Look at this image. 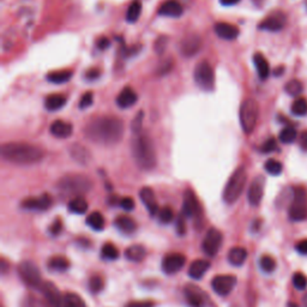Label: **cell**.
Here are the masks:
<instances>
[{"label":"cell","instance_id":"1","mask_svg":"<svg viewBox=\"0 0 307 307\" xmlns=\"http://www.w3.org/2000/svg\"><path fill=\"white\" fill-rule=\"evenodd\" d=\"M84 135L89 141L98 144L114 145L124 136V124L116 116H98L88 122L84 128Z\"/></svg>","mask_w":307,"mask_h":307},{"label":"cell","instance_id":"2","mask_svg":"<svg viewBox=\"0 0 307 307\" xmlns=\"http://www.w3.org/2000/svg\"><path fill=\"white\" fill-rule=\"evenodd\" d=\"M0 152L5 161L19 166L34 165L43 159V151L39 146L21 142L5 143L0 148Z\"/></svg>","mask_w":307,"mask_h":307},{"label":"cell","instance_id":"3","mask_svg":"<svg viewBox=\"0 0 307 307\" xmlns=\"http://www.w3.org/2000/svg\"><path fill=\"white\" fill-rule=\"evenodd\" d=\"M131 151L136 165L142 171H151L158 163L156 149L148 133L142 131L136 133L131 139Z\"/></svg>","mask_w":307,"mask_h":307},{"label":"cell","instance_id":"4","mask_svg":"<svg viewBox=\"0 0 307 307\" xmlns=\"http://www.w3.org/2000/svg\"><path fill=\"white\" fill-rule=\"evenodd\" d=\"M56 188L66 195L79 197L91 190L93 181L84 174H68L59 180Z\"/></svg>","mask_w":307,"mask_h":307},{"label":"cell","instance_id":"5","mask_svg":"<svg viewBox=\"0 0 307 307\" xmlns=\"http://www.w3.org/2000/svg\"><path fill=\"white\" fill-rule=\"evenodd\" d=\"M246 181H248V173L243 167H238L230 178L227 181L225 190H223V201L227 204H234L238 201L239 197L245 189Z\"/></svg>","mask_w":307,"mask_h":307},{"label":"cell","instance_id":"6","mask_svg":"<svg viewBox=\"0 0 307 307\" xmlns=\"http://www.w3.org/2000/svg\"><path fill=\"white\" fill-rule=\"evenodd\" d=\"M259 115V106L256 100L246 99L241 103L239 111L240 124L245 133H252L256 129L257 121H258Z\"/></svg>","mask_w":307,"mask_h":307},{"label":"cell","instance_id":"7","mask_svg":"<svg viewBox=\"0 0 307 307\" xmlns=\"http://www.w3.org/2000/svg\"><path fill=\"white\" fill-rule=\"evenodd\" d=\"M288 215L289 219L294 222H300L307 219V191L305 188L299 186L293 190Z\"/></svg>","mask_w":307,"mask_h":307},{"label":"cell","instance_id":"8","mask_svg":"<svg viewBox=\"0 0 307 307\" xmlns=\"http://www.w3.org/2000/svg\"><path fill=\"white\" fill-rule=\"evenodd\" d=\"M196 84L205 91H211L215 88V72L206 60L198 63L193 72Z\"/></svg>","mask_w":307,"mask_h":307},{"label":"cell","instance_id":"9","mask_svg":"<svg viewBox=\"0 0 307 307\" xmlns=\"http://www.w3.org/2000/svg\"><path fill=\"white\" fill-rule=\"evenodd\" d=\"M18 275L23 282L30 288L40 289L42 286V275L38 265L30 260H24L18 266Z\"/></svg>","mask_w":307,"mask_h":307},{"label":"cell","instance_id":"10","mask_svg":"<svg viewBox=\"0 0 307 307\" xmlns=\"http://www.w3.org/2000/svg\"><path fill=\"white\" fill-rule=\"evenodd\" d=\"M223 236L219 229L210 228L204 236L202 243V250L206 256L213 257L219 252L220 248L222 246Z\"/></svg>","mask_w":307,"mask_h":307},{"label":"cell","instance_id":"11","mask_svg":"<svg viewBox=\"0 0 307 307\" xmlns=\"http://www.w3.org/2000/svg\"><path fill=\"white\" fill-rule=\"evenodd\" d=\"M238 280L234 275H218L211 281L213 292L220 296H227L233 292Z\"/></svg>","mask_w":307,"mask_h":307},{"label":"cell","instance_id":"12","mask_svg":"<svg viewBox=\"0 0 307 307\" xmlns=\"http://www.w3.org/2000/svg\"><path fill=\"white\" fill-rule=\"evenodd\" d=\"M202 49V39L196 34H190L185 36L179 43L180 54L191 58L198 54V52Z\"/></svg>","mask_w":307,"mask_h":307},{"label":"cell","instance_id":"13","mask_svg":"<svg viewBox=\"0 0 307 307\" xmlns=\"http://www.w3.org/2000/svg\"><path fill=\"white\" fill-rule=\"evenodd\" d=\"M264 188H265L264 176L258 175L252 180L248 192L249 203L252 206H258L260 204V202H262L263 199V196H264Z\"/></svg>","mask_w":307,"mask_h":307},{"label":"cell","instance_id":"14","mask_svg":"<svg viewBox=\"0 0 307 307\" xmlns=\"http://www.w3.org/2000/svg\"><path fill=\"white\" fill-rule=\"evenodd\" d=\"M186 263V257L181 253H169L162 260V270L168 275L180 271Z\"/></svg>","mask_w":307,"mask_h":307},{"label":"cell","instance_id":"15","mask_svg":"<svg viewBox=\"0 0 307 307\" xmlns=\"http://www.w3.org/2000/svg\"><path fill=\"white\" fill-rule=\"evenodd\" d=\"M286 22H287V18H286L285 13L273 12L270 16H268L264 21L260 22L259 29L266 30V32L276 33L285 28Z\"/></svg>","mask_w":307,"mask_h":307},{"label":"cell","instance_id":"16","mask_svg":"<svg viewBox=\"0 0 307 307\" xmlns=\"http://www.w3.org/2000/svg\"><path fill=\"white\" fill-rule=\"evenodd\" d=\"M53 199L52 197L45 193L40 197H33V198H26L22 202V208L25 210H38V211H43L52 206Z\"/></svg>","mask_w":307,"mask_h":307},{"label":"cell","instance_id":"17","mask_svg":"<svg viewBox=\"0 0 307 307\" xmlns=\"http://www.w3.org/2000/svg\"><path fill=\"white\" fill-rule=\"evenodd\" d=\"M182 213L186 218H196L201 213V205H199L195 192L191 191V190H188L183 195Z\"/></svg>","mask_w":307,"mask_h":307},{"label":"cell","instance_id":"18","mask_svg":"<svg viewBox=\"0 0 307 307\" xmlns=\"http://www.w3.org/2000/svg\"><path fill=\"white\" fill-rule=\"evenodd\" d=\"M185 296L188 302L192 307H204L206 301V294L203 290L197 286H186L185 288Z\"/></svg>","mask_w":307,"mask_h":307},{"label":"cell","instance_id":"19","mask_svg":"<svg viewBox=\"0 0 307 307\" xmlns=\"http://www.w3.org/2000/svg\"><path fill=\"white\" fill-rule=\"evenodd\" d=\"M42 295L45 296L46 301H47L52 307H58L60 299H62L63 293L59 292L58 287L52 282H43L41 288Z\"/></svg>","mask_w":307,"mask_h":307},{"label":"cell","instance_id":"20","mask_svg":"<svg viewBox=\"0 0 307 307\" xmlns=\"http://www.w3.org/2000/svg\"><path fill=\"white\" fill-rule=\"evenodd\" d=\"M213 29H215L216 35H218L219 38L227 40V41L235 40L240 34L238 26L234 24H230V23H226V22L216 23L215 28Z\"/></svg>","mask_w":307,"mask_h":307},{"label":"cell","instance_id":"21","mask_svg":"<svg viewBox=\"0 0 307 307\" xmlns=\"http://www.w3.org/2000/svg\"><path fill=\"white\" fill-rule=\"evenodd\" d=\"M139 198H141L142 203L144 204L150 215L154 216L159 212V204L158 201H156L155 192L152 191V189L143 188L141 191H139Z\"/></svg>","mask_w":307,"mask_h":307},{"label":"cell","instance_id":"22","mask_svg":"<svg viewBox=\"0 0 307 307\" xmlns=\"http://www.w3.org/2000/svg\"><path fill=\"white\" fill-rule=\"evenodd\" d=\"M137 100H138V96H137V93L135 90L131 86H125L124 89H121V91L119 93L118 96H116L115 102L120 108L126 109L136 105Z\"/></svg>","mask_w":307,"mask_h":307},{"label":"cell","instance_id":"23","mask_svg":"<svg viewBox=\"0 0 307 307\" xmlns=\"http://www.w3.org/2000/svg\"><path fill=\"white\" fill-rule=\"evenodd\" d=\"M70 155L79 165H89L91 161V152L79 143H75L70 146Z\"/></svg>","mask_w":307,"mask_h":307},{"label":"cell","instance_id":"24","mask_svg":"<svg viewBox=\"0 0 307 307\" xmlns=\"http://www.w3.org/2000/svg\"><path fill=\"white\" fill-rule=\"evenodd\" d=\"M182 12V5L180 4L178 0H167L159 9V15L165 16V17H180Z\"/></svg>","mask_w":307,"mask_h":307},{"label":"cell","instance_id":"25","mask_svg":"<svg viewBox=\"0 0 307 307\" xmlns=\"http://www.w3.org/2000/svg\"><path fill=\"white\" fill-rule=\"evenodd\" d=\"M49 131H51L52 135L56 137V138L65 139V138H69V137L72 135L73 128H72V124H70V122L58 119L52 122L51 128H49Z\"/></svg>","mask_w":307,"mask_h":307},{"label":"cell","instance_id":"26","mask_svg":"<svg viewBox=\"0 0 307 307\" xmlns=\"http://www.w3.org/2000/svg\"><path fill=\"white\" fill-rule=\"evenodd\" d=\"M210 268V262L204 259H197L190 265L189 276L191 279L201 280Z\"/></svg>","mask_w":307,"mask_h":307},{"label":"cell","instance_id":"27","mask_svg":"<svg viewBox=\"0 0 307 307\" xmlns=\"http://www.w3.org/2000/svg\"><path fill=\"white\" fill-rule=\"evenodd\" d=\"M253 63H255L259 78L262 79V81H265L270 75V65L268 60H266V58L262 53H256V54L253 55Z\"/></svg>","mask_w":307,"mask_h":307},{"label":"cell","instance_id":"28","mask_svg":"<svg viewBox=\"0 0 307 307\" xmlns=\"http://www.w3.org/2000/svg\"><path fill=\"white\" fill-rule=\"evenodd\" d=\"M58 307H86L81 296L76 293H63Z\"/></svg>","mask_w":307,"mask_h":307},{"label":"cell","instance_id":"29","mask_svg":"<svg viewBox=\"0 0 307 307\" xmlns=\"http://www.w3.org/2000/svg\"><path fill=\"white\" fill-rule=\"evenodd\" d=\"M114 226L120 230V232L125 233V234H132L137 228L135 220L125 215L118 216V218L114 220Z\"/></svg>","mask_w":307,"mask_h":307},{"label":"cell","instance_id":"30","mask_svg":"<svg viewBox=\"0 0 307 307\" xmlns=\"http://www.w3.org/2000/svg\"><path fill=\"white\" fill-rule=\"evenodd\" d=\"M246 259H248V251H246V249L236 246V248L229 250L228 262L232 265L241 266L246 262Z\"/></svg>","mask_w":307,"mask_h":307},{"label":"cell","instance_id":"31","mask_svg":"<svg viewBox=\"0 0 307 307\" xmlns=\"http://www.w3.org/2000/svg\"><path fill=\"white\" fill-rule=\"evenodd\" d=\"M66 105V98L60 94H52L45 100V108L49 112H55L62 109Z\"/></svg>","mask_w":307,"mask_h":307},{"label":"cell","instance_id":"32","mask_svg":"<svg viewBox=\"0 0 307 307\" xmlns=\"http://www.w3.org/2000/svg\"><path fill=\"white\" fill-rule=\"evenodd\" d=\"M145 256H146V250L144 246L142 245H132L126 249L125 251V257L128 258V260H130V262L139 263L145 258Z\"/></svg>","mask_w":307,"mask_h":307},{"label":"cell","instance_id":"33","mask_svg":"<svg viewBox=\"0 0 307 307\" xmlns=\"http://www.w3.org/2000/svg\"><path fill=\"white\" fill-rule=\"evenodd\" d=\"M72 75L73 73L70 70H62V71H53L48 73L46 78L53 84H64V83L69 82L72 78Z\"/></svg>","mask_w":307,"mask_h":307},{"label":"cell","instance_id":"34","mask_svg":"<svg viewBox=\"0 0 307 307\" xmlns=\"http://www.w3.org/2000/svg\"><path fill=\"white\" fill-rule=\"evenodd\" d=\"M68 206L70 211L72 213H77V215H83V213L88 211V208H89L88 202H86L82 196L72 198L71 201L69 202Z\"/></svg>","mask_w":307,"mask_h":307},{"label":"cell","instance_id":"35","mask_svg":"<svg viewBox=\"0 0 307 307\" xmlns=\"http://www.w3.org/2000/svg\"><path fill=\"white\" fill-rule=\"evenodd\" d=\"M86 225L94 230H102L105 228V218L101 212L94 211L86 218Z\"/></svg>","mask_w":307,"mask_h":307},{"label":"cell","instance_id":"36","mask_svg":"<svg viewBox=\"0 0 307 307\" xmlns=\"http://www.w3.org/2000/svg\"><path fill=\"white\" fill-rule=\"evenodd\" d=\"M47 265L49 269L55 270V271H65V270L69 269L70 262L68 258H65V257L56 256V257H52V258L49 259Z\"/></svg>","mask_w":307,"mask_h":307},{"label":"cell","instance_id":"37","mask_svg":"<svg viewBox=\"0 0 307 307\" xmlns=\"http://www.w3.org/2000/svg\"><path fill=\"white\" fill-rule=\"evenodd\" d=\"M142 13V4L141 2L136 0L130 4L128 11H126V21L129 23H135L141 17Z\"/></svg>","mask_w":307,"mask_h":307},{"label":"cell","instance_id":"38","mask_svg":"<svg viewBox=\"0 0 307 307\" xmlns=\"http://www.w3.org/2000/svg\"><path fill=\"white\" fill-rule=\"evenodd\" d=\"M296 137H298L296 130L293 128V126H286V128H283L282 131L280 132L279 139L283 144H290V143L296 141Z\"/></svg>","mask_w":307,"mask_h":307},{"label":"cell","instance_id":"39","mask_svg":"<svg viewBox=\"0 0 307 307\" xmlns=\"http://www.w3.org/2000/svg\"><path fill=\"white\" fill-rule=\"evenodd\" d=\"M290 112L295 116H305L307 114V100L305 98L296 99L290 106Z\"/></svg>","mask_w":307,"mask_h":307},{"label":"cell","instance_id":"40","mask_svg":"<svg viewBox=\"0 0 307 307\" xmlns=\"http://www.w3.org/2000/svg\"><path fill=\"white\" fill-rule=\"evenodd\" d=\"M21 307H52L46 300L36 298L34 295H26L23 298Z\"/></svg>","mask_w":307,"mask_h":307},{"label":"cell","instance_id":"41","mask_svg":"<svg viewBox=\"0 0 307 307\" xmlns=\"http://www.w3.org/2000/svg\"><path fill=\"white\" fill-rule=\"evenodd\" d=\"M101 257L103 259L114 260L119 258V250L111 242H107L101 249Z\"/></svg>","mask_w":307,"mask_h":307},{"label":"cell","instance_id":"42","mask_svg":"<svg viewBox=\"0 0 307 307\" xmlns=\"http://www.w3.org/2000/svg\"><path fill=\"white\" fill-rule=\"evenodd\" d=\"M259 266L262 269V271H264L266 273H270L272 271H275L276 269V260L272 258L271 256H262L259 259Z\"/></svg>","mask_w":307,"mask_h":307},{"label":"cell","instance_id":"43","mask_svg":"<svg viewBox=\"0 0 307 307\" xmlns=\"http://www.w3.org/2000/svg\"><path fill=\"white\" fill-rule=\"evenodd\" d=\"M264 168L270 175H273V176L280 175L283 171L282 163L280 161H278V160H273V159H270L265 162Z\"/></svg>","mask_w":307,"mask_h":307},{"label":"cell","instance_id":"44","mask_svg":"<svg viewBox=\"0 0 307 307\" xmlns=\"http://www.w3.org/2000/svg\"><path fill=\"white\" fill-rule=\"evenodd\" d=\"M303 86L301 84V82L298 81V79H292V81H289L287 83L285 86L286 93L290 96H298L302 93Z\"/></svg>","mask_w":307,"mask_h":307},{"label":"cell","instance_id":"45","mask_svg":"<svg viewBox=\"0 0 307 307\" xmlns=\"http://www.w3.org/2000/svg\"><path fill=\"white\" fill-rule=\"evenodd\" d=\"M159 216V221L162 225H169L174 219V211H173L172 208L169 206H163L161 210H159L158 212Z\"/></svg>","mask_w":307,"mask_h":307},{"label":"cell","instance_id":"46","mask_svg":"<svg viewBox=\"0 0 307 307\" xmlns=\"http://www.w3.org/2000/svg\"><path fill=\"white\" fill-rule=\"evenodd\" d=\"M293 286L298 290H303L307 288V278L302 272H295L292 278Z\"/></svg>","mask_w":307,"mask_h":307},{"label":"cell","instance_id":"47","mask_svg":"<svg viewBox=\"0 0 307 307\" xmlns=\"http://www.w3.org/2000/svg\"><path fill=\"white\" fill-rule=\"evenodd\" d=\"M143 120H144V113L143 111H139L131 122V130L135 135L143 131Z\"/></svg>","mask_w":307,"mask_h":307},{"label":"cell","instance_id":"48","mask_svg":"<svg viewBox=\"0 0 307 307\" xmlns=\"http://www.w3.org/2000/svg\"><path fill=\"white\" fill-rule=\"evenodd\" d=\"M103 286H105V282H103L102 278H100V276H93L89 280V289L91 293L101 292L103 289Z\"/></svg>","mask_w":307,"mask_h":307},{"label":"cell","instance_id":"49","mask_svg":"<svg viewBox=\"0 0 307 307\" xmlns=\"http://www.w3.org/2000/svg\"><path fill=\"white\" fill-rule=\"evenodd\" d=\"M93 103H94V94H93L91 91H86L81 98V101H79V108L81 109L89 108Z\"/></svg>","mask_w":307,"mask_h":307},{"label":"cell","instance_id":"50","mask_svg":"<svg viewBox=\"0 0 307 307\" xmlns=\"http://www.w3.org/2000/svg\"><path fill=\"white\" fill-rule=\"evenodd\" d=\"M278 149V142H276L275 138H269L268 141H266L264 144L262 145V148H260V151L264 152V154H269L275 151V150Z\"/></svg>","mask_w":307,"mask_h":307},{"label":"cell","instance_id":"51","mask_svg":"<svg viewBox=\"0 0 307 307\" xmlns=\"http://www.w3.org/2000/svg\"><path fill=\"white\" fill-rule=\"evenodd\" d=\"M186 216L181 212L176 219V232H178L179 235H183L186 233V221H185Z\"/></svg>","mask_w":307,"mask_h":307},{"label":"cell","instance_id":"52","mask_svg":"<svg viewBox=\"0 0 307 307\" xmlns=\"http://www.w3.org/2000/svg\"><path fill=\"white\" fill-rule=\"evenodd\" d=\"M119 205L125 211H131V210L135 209V201H133L131 197H124V198H121L119 201Z\"/></svg>","mask_w":307,"mask_h":307},{"label":"cell","instance_id":"53","mask_svg":"<svg viewBox=\"0 0 307 307\" xmlns=\"http://www.w3.org/2000/svg\"><path fill=\"white\" fill-rule=\"evenodd\" d=\"M167 42H168V38H167V36H161V38H159V40L155 43V51L158 52V54H162V53L166 51Z\"/></svg>","mask_w":307,"mask_h":307},{"label":"cell","instance_id":"54","mask_svg":"<svg viewBox=\"0 0 307 307\" xmlns=\"http://www.w3.org/2000/svg\"><path fill=\"white\" fill-rule=\"evenodd\" d=\"M62 229H63V223L59 219H56L54 220V222L52 223L51 227H49V233H51L52 235H59L60 232H62Z\"/></svg>","mask_w":307,"mask_h":307},{"label":"cell","instance_id":"55","mask_svg":"<svg viewBox=\"0 0 307 307\" xmlns=\"http://www.w3.org/2000/svg\"><path fill=\"white\" fill-rule=\"evenodd\" d=\"M96 46H98L100 51H105V49H107L109 46H111V41H109L106 36H102V38H100L98 41H96Z\"/></svg>","mask_w":307,"mask_h":307},{"label":"cell","instance_id":"56","mask_svg":"<svg viewBox=\"0 0 307 307\" xmlns=\"http://www.w3.org/2000/svg\"><path fill=\"white\" fill-rule=\"evenodd\" d=\"M125 307H154L152 301H131L126 303Z\"/></svg>","mask_w":307,"mask_h":307},{"label":"cell","instance_id":"57","mask_svg":"<svg viewBox=\"0 0 307 307\" xmlns=\"http://www.w3.org/2000/svg\"><path fill=\"white\" fill-rule=\"evenodd\" d=\"M99 77H100V71L96 69L88 70V71L85 72V78L88 79V81H95V79H98Z\"/></svg>","mask_w":307,"mask_h":307},{"label":"cell","instance_id":"58","mask_svg":"<svg viewBox=\"0 0 307 307\" xmlns=\"http://www.w3.org/2000/svg\"><path fill=\"white\" fill-rule=\"evenodd\" d=\"M295 250L300 253V255H307V239L301 240V241L296 243Z\"/></svg>","mask_w":307,"mask_h":307},{"label":"cell","instance_id":"59","mask_svg":"<svg viewBox=\"0 0 307 307\" xmlns=\"http://www.w3.org/2000/svg\"><path fill=\"white\" fill-rule=\"evenodd\" d=\"M299 143H300V146H301L302 150L307 151V131H303L301 135H300Z\"/></svg>","mask_w":307,"mask_h":307},{"label":"cell","instance_id":"60","mask_svg":"<svg viewBox=\"0 0 307 307\" xmlns=\"http://www.w3.org/2000/svg\"><path fill=\"white\" fill-rule=\"evenodd\" d=\"M239 2H240V0H220V3H221V4L225 5V6L235 5V4H238Z\"/></svg>","mask_w":307,"mask_h":307},{"label":"cell","instance_id":"61","mask_svg":"<svg viewBox=\"0 0 307 307\" xmlns=\"http://www.w3.org/2000/svg\"><path fill=\"white\" fill-rule=\"evenodd\" d=\"M301 306L302 307H307V293L305 295H303V298L301 300Z\"/></svg>","mask_w":307,"mask_h":307},{"label":"cell","instance_id":"62","mask_svg":"<svg viewBox=\"0 0 307 307\" xmlns=\"http://www.w3.org/2000/svg\"><path fill=\"white\" fill-rule=\"evenodd\" d=\"M283 70H285V69H283V68L276 69V70H275V72H273V73H275L276 76H280V75H282V72H281V71H283Z\"/></svg>","mask_w":307,"mask_h":307},{"label":"cell","instance_id":"63","mask_svg":"<svg viewBox=\"0 0 307 307\" xmlns=\"http://www.w3.org/2000/svg\"><path fill=\"white\" fill-rule=\"evenodd\" d=\"M288 307H299V306L296 305L295 302H289V303H288Z\"/></svg>","mask_w":307,"mask_h":307}]
</instances>
